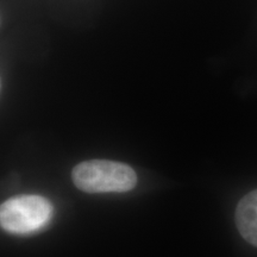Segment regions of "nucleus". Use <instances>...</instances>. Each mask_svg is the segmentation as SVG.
Here are the masks:
<instances>
[{
	"mask_svg": "<svg viewBox=\"0 0 257 257\" xmlns=\"http://www.w3.org/2000/svg\"><path fill=\"white\" fill-rule=\"evenodd\" d=\"M74 185L86 193H124L135 188L137 175L130 166L108 160L79 163L72 172Z\"/></svg>",
	"mask_w": 257,
	"mask_h": 257,
	"instance_id": "f257e3e1",
	"label": "nucleus"
},
{
	"mask_svg": "<svg viewBox=\"0 0 257 257\" xmlns=\"http://www.w3.org/2000/svg\"><path fill=\"white\" fill-rule=\"evenodd\" d=\"M53 217V204L41 195H17L0 205V227L12 234L40 232L51 223Z\"/></svg>",
	"mask_w": 257,
	"mask_h": 257,
	"instance_id": "f03ea898",
	"label": "nucleus"
},
{
	"mask_svg": "<svg viewBox=\"0 0 257 257\" xmlns=\"http://www.w3.org/2000/svg\"><path fill=\"white\" fill-rule=\"evenodd\" d=\"M0 91H2V79H0Z\"/></svg>",
	"mask_w": 257,
	"mask_h": 257,
	"instance_id": "20e7f679",
	"label": "nucleus"
},
{
	"mask_svg": "<svg viewBox=\"0 0 257 257\" xmlns=\"http://www.w3.org/2000/svg\"><path fill=\"white\" fill-rule=\"evenodd\" d=\"M236 225L240 236L257 248V189L239 200L236 208Z\"/></svg>",
	"mask_w": 257,
	"mask_h": 257,
	"instance_id": "7ed1b4c3",
	"label": "nucleus"
}]
</instances>
